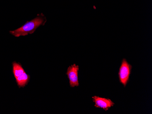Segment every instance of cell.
Masks as SVG:
<instances>
[{"label": "cell", "instance_id": "5", "mask_svg": "<svg viewBox=\"0 0 152 114\" xmlns=\"http://www.w3.org/2000/svg\"><path fill=\"white\" fill-rule=\"evenodd\" d=\"M92 99L93 102L95 103V107L102 109L105 111L108 110L115 104L110 99L101 97L96 96L92 97Z\"/></svg>", "mask_w": 152, "mask_h": 114}, {"label": "cell", "instance_id": "4", "mask_svg": "<svg viewBox=\"0 0 152 114\" xmlns=\"http://www.w3.org/2000/svg\"><path fill=\"white\" fill-rule=\"evenodd\" d=\"M79 70V65L75 64L68 67L66 71V74L69 81L70 86L71 87L78 86L79 85L78 81V72Z\"/></svg>", "mask_w": 152, "mask_h": 114}, {"label": "cell", "instance_id": "2", "mask_svg": "<svg viewBox=\"0 0 152 114\" xmlns=\"http://www.w3.org/2000/svg\"><path fill=\"white\" fill-rule=\"evenodd\" d=\"M12 72L19 88H23L28 84L30 76L27 74L22 65L16 62H13Z\"/></svg>", "mask_w": 152, "mask_h": 114}, {"label": "cell", "instance_id": "1", "mask_svg": "<svg viewBox=\"0 0 152 114\" xmlns=\"http://www.w3.org/2000/svg\"><path fill=\"white\" fill-rule=\"evenodd\" d=\"M46 21L47 20L44 15H38L35 18L31 20V21L26 22L24 25H22L19 28L10 31V33L17 37L31 34L34 33V31L39 26L44 25Z\"/></svg>", "mask_w": 152, "mask_h": 114}, {"label": "cell", "instance_id": "3", "mask_svg": "<svg viewBox=\"0 0 152 114\" xmlns=\"http://www.w3.org/2000/svg\"><path fill=\"white\" fill-rule=\"evenodd\" d=\"M132 69V65L129 63L126 59H123L119 68L118 75L119 82L124 87L126 86L129 82Z\"/></svg>", "mask_w": 152, "mask_h": 114}]
</instances>
